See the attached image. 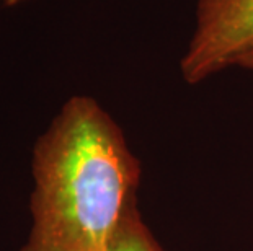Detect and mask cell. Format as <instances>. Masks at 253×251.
I'll use <instances>...</instances> for the list:
<instances>
[{
	"instance_id": "5",
	"label": "cell",
	"mask_w": 253,
	"mask_h": 251,
	"mask_svg": "<svg viewBox=\"0 0 253 251\" xmlns=\"http://www.w3.org/2000/svg\"><path fill=\"white\" fill-rule=\"evenodd\" d=\"M2 2L7 5V7H15V5L23 3V2H26V0H2Z\"/></svg>"
},
{
	"instance_id": "3",
	"label": "cell",
	"mask_w": 253,
	"mask_h": 251,
	"mask_svg": "<svg viewBox=\"0 0 253 251\" xmlns=\"http://www.w3.org/2000/svg\"><path fill=\"white\" fill-rule=\"evenodd\" d=\"M108 251H164L139 215L137 206L132 207L115 235Z\"/></svg>"
},
{
	"instance_id": "4",
	"label": "cell",
	"mask_w": 253,
	"mask_h": 251,
	"mask_svg": "<svg viewBox=\"0 0 253 251\" xmlns=\"http://www.w3.org/2000/svg\"><path fill=\"white\" fill-rule=\"evenodd\" d=\"M240 67H244V69H253V54L252 56H249L247 59H244L240 64H239Z\"/></svg>"
},
{
	"instance_id": "2",
	"label": "cell",
	"mask_w": 253,
	"mask_h": 251,
	"mask_svg": "<svg viewBox=\"0 0 253 251\" xmlns=\"http://www.w3.org/2000/svg\"><path fill=\"white\" fill-rule=\"evenodd\" d=\"M253 54V0H196L195 30L181 57L188 83H199Z\"/></svg>"
},
{
	"instance_id": "1",
	"label": "cell",
	"mask_w": 253,
	"mask_h": 251,
	"mask_svg": "<svg viewBox=\"0 0 253 251\" xmlns=\"http://www.w3.org/2000/svg\"><path fill=\"white\" fill-rule=\"evenodd\" d=\"M31 227L20 251H108L137 206L141 167L98 101L74 95L31 153Z\"/></svg>"
}]
</instances>
